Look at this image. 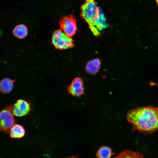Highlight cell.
<instances>
[{"label":"cell","instance_id":"obj_1","mask_svg":"<svg viewBox=\"0 0 158 158\" xmlns=\"http://www.w3.org/2000/svg\"><path fill=\"white\" fill-rule=\"evenodd\" d=\"M126 118L134 129L140 132L153 133L158 130V108L150 106L130 111Z\"/></svg>","mask_w":158,"mask_h":158},{"label":"cell","instance_id":"obj_2","mask_svg":"<svg viewBox=\"0 0 158 158\" xmlns=\"http://www.w3.org/2000/svg\"><path fill=\"white\" fill-rule=\"evenodd\" d=\"M80 16L90 28L92 23L99 17L100 9L95 0H85L81 6Z\"/></svg>","mask_w":158,"mask_h":158},{"label":"cell","instance_id":"obj_3","mask_svg":"<svg viewBox=\"0 0 158 158\" xmlns=\"http://www.w3.org/2000/svg\"><path fill=\"white\" fill-rule=\"evenodd\" d=\"M13 105H7L0 110V131L8 133L16 121L13 113Z\"/></svg>","mask_w":158,"mask_h":158},{"label":"cell","instance_id":"obj_4","mask_svg":"<svg viewBox=\"0 0 158 158\" xmlns=\"http://www.w3.org/2000/svg\"><path fill=\"white\" fill-rule=\"evenodd\" d=\"M51 42L55 49L60 50L72 48L74 46V40L61 29L54 31L52 35Z\"/></svg>","mask_w":158,"mask_h":158},{"label":"cell","instance_id":"obj_5","mask_svg":"<svg viewBox=\"0 0 158 158\" xmlns=\"http://www.w3.org/2000/svg\"><path fill=\"white\" fill-rule=\"evenodd\" d=\"M59 23L61 29L70 37L74 35L77 31L76 18L73 15L62 16Z\"/></svg>","mask_w":158,"mask_h":158},{"label":"cell","instance_id":"obj_6","mask_svg":"<svg viewBox=\"0 0 158 158\" xmlns=\"http://www.w3.org/2000/svg\"><path fill=\"white\" fill-rule=\"evenodd\" d=\"M32 110L31 104L29 101L19 99L13 106V113L15 116L21 117L29 114Z\"/></svg>","mask_w":158,"mask_h":158},{"label":"cell","instance_id":"obj_7","mask_svg":"<svg viewBox=\"0 0 158 158\" xmlns=\"http://www.w3.org/2000/svg\"><path fill=\"white\" fill-rule=\"evenodd\" d=\"M68 93L74 97H79L84 93V88L82 79L80 77L74 78L67 87Z\"/></svg>","mask_w":158,"mask_h":158},{"label":"cell","instance_id":"obj_8","mask_svg":"<svg viewBox=\"0 0 158 158\" xmlns=\"http://www.w3.org/2000/svg\"><path fill=\"white\" fill-rule=\"evenodd\" d=\"M101 64V61L99 59H95L91 60L86 65V71L89 74L94 75L99 71Z\"/></svg>","mask_w":158,"mask_h":158},{"label":"cell","instance_id":"obj_9","mask_svg":"<svg viewBox=\"0 0 158 158\" xmlns=\"http://www.w3.org/2000/svg\"><path fill=\"white\" fill-rule=\"evenodd\" d=\"M15 80L4 78L0 81V91L3 93L8 94L12 90Z\"/></svg>","mask_w":158,"mask_h":158},{"label":"cell","instance_id":"obj_10","mask_svg":"<svg viewBox=\"0 0 158 158\" xmlns=\"http://www.w3.org/2000/svg\"><path fill=\"white\" fill-rule=\"evenodd\" d=\"M9 133L11 138H20L24 136L25 130L23 127L21 125L15 124L11 128Z\"/></svg>","mask_w":158,"mask_h":158},{"label":"cell","instance_id":"obj_11","mask_svg":"<svg viewBox=\"0 0 158 158\" xmlns=\"http://www.w3.org/2000/svg\"><path fill=\"white\" fill-rule=\"evenodd\" d=\"M114 158H144L143 155L139 152L129 150H123Z\"/></svg>","mask_w":158,"mask_h":158},{"label":"cell","instance_id":"obj_12","mask_svg":"<svg viewBox=\"0 0 158 158\" xmlns=\"http://www.w3.org/2000/svg\"><path fill=\"white\" fill-rule=\"evenodd\" d=\"M14 36L17 38L22 39L28 35V30L27 27L23 24L16 25L13 31Z\"/></svg>","mask_w":158,"mask_h":158},{"label":"cell","instance_id":"obj_13","mask_svg":"<svg viewBox=\"0 0 158 158\" xmlns=\"http://www.w3.org/2000/svg\"><path fill=\"white\" fill-rule=\"evenodd\" d=\"M115 153L109 147L102 146L98 150L96 156L97 158H110Z\"/></svg>","mask_w":158,"mask_h":158},{"label":"cell","instance_id":"obj_14","mask_svg":"<svg viewBox=\"0 0 158 158\" xmlns=\"http://www.w3.org/2000/svg\"><path fill=\"white\" fill-rule=\"evenodd\" d=\"M63 158H80V157L77 155H72L69 157H64Z\"/></svg>","mask_w":158,"mask_h":158},{"label":"cell","instance_id":"obj_15","mask_svg":"<svg viewBox=\"0 0 158 158\" xmlns=\"http://www.w3.org/2000/svg\"><path fill=\"white\" fill-rule=\"evenodd\" d=\"M156 3L158 6V0H156Z\"/></svg>","mask_w":158,"mask_h":158}]
</instances>
